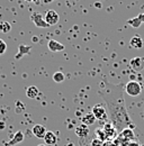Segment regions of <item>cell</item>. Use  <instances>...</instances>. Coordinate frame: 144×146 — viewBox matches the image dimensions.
<instances>
[{"instance_id":"cell-26","label":"cell","mask_w":144,"mask_h":146,"mask_svg":"<svg viewBox=\"0 0 144 146\" xmlns=\"http://www.w3.org/2000/svg\"><path fill=\"white\" fill-rule=\"evenodd\" d=\"M140 144L137 143V142H135V141H132V142H129L128 144H127V146H139Z\"/></svg>"},{"instance_id":"cell-2","label":"cell","mask_w":144,"mask_h":146,"mask_svg":"<svg viewBox=\"0 0 144 146\" xmlns=\"http://www.w3.org/2000/svg\"><path fill=\"white\" fill-rule=\"evenodd\" d=\"M124 90L131 97H137V96L141 94L142 87H141V84L137 81L131 80V81H128L125 86H124Z\"/></svg>"},{"instance_id":"cell-24","label":"cell","mask_w":144,"mask_h":146,"mask_svg":"<svg viewBox=\"0 0 144 146\" xmlns=\"http://www.w3.org/2000/svg\"><path fill=\"white\" fill-rule=\"evenodd\" d=\"M5 128H6V121L0 120V130H3Z\"/></svg>"},{"instance_id":"cell-6","label":"cell","mask_w":144,"mask_h":146,"mask_svg":"<svg viewBox=\"0 0 144 146\" xmlns=\"http://www.w3.org/2000/svg\"><path fill=\"white\" fill-rule=\"evenodd\" d=\"M129 65L132 70H134L135 72H140L144 69V60L140 56H135L129 61Z\"/></svg>"},{"instance_id":"cell-20","label":"cell","mask_w":144,"mask_h":146,"mask_svg":"<svg viewBox=\"0 0 144 146\" xmlns=\"http://www.w3.org/2000/svg\"><path fill=\"white\" fill-rule=\"evenodd\" d=\"M64 79H65V76H64V74L62 72H55L53 74V81L54 82H56V83H61V82H63L64 81Z\"/></svg>"},{"instance_id":"cell-25","label":"cell","mask_w":144,"mask_h":146,"mask_svg":"<svg viewBox=\"0 0 144 146\" xmlns=\"http://www.w3.org/2000/svg\"><path fill=\"white\" fill-rule=\"evenodd\" d=\"M137 17H139V19L141 20V23H142V24H144V13L139 14V15H137Z\"/></svg>"},{"instance_id":"cell-3","label":"cell","mask_w":144,"mask_h":146,"mask_svg":"<svg viewBox=\"0 0 144 146\" xmlns=\"http://www.w3.org/2000/svg\"><path fill=\"white\" fill-rule=\"evenodd\" d=\"M91 112L93 113V116H95V118H96L97 120L106 121V120L109 119V118H108L107 109H106V107L103 106V105H96V106H93Z\"/></svg>"},{"instance_id":"cell-17","label":"cell","mask_w":144,"mask_h":146,"mask_svg":"<svg viewBox=\"0 0 144 146\" xmlns=\"http://www.w3.org/2000/svg\"><path fill=\"white\" fill-rule=\"evenodd\" d=\"M31 46H28V45H19V47H18V54L16 55V58L19 60L20 57H21V55L24 54H29V52H31Z\"/></svg>"},{"instance_id":"cell-1","label":"cell","mask_w":144,"mask_h":146,"mask_svg":"<svg viewBox=\"0 0 144 146\" xmlns=\"http://www.w3.org/2000/svg\"><path fill=\"white\" fill-rule=\"evenodd\" d=\"M124 92V84H113L105 78L101 80V86L98 90V93L105 101L109 121L119 133L125 128L133 127L126 108Z\"/></svg>"},{"instance_id":"cell-22","label":"cell","mask_w":144,"mask_h":146,"mask_svg":"<svg viewBox=\"0 0 144 146\" xmlns=\"http://www.w3.org/2000/svg\"><path fill=\"white\" fill-rule=\"evenodd\" d=\"M6 51H7V44H6V42L3 39L0 38V55L5 54Z\"/></svg>"},{"instance_id":"cell-4","label":"cell","mask_w":144,"mask_h":146,"mask_svg":"<svg viewBox=\"0 0 144 146\" xmlns=\"http://www.w3.org/2000/svg\"><path fill=\"white\" fill-rule=\"evenodd\" d=\"M31 20L34 23V25H35L36 27H38V28H47V27H50V26L47 25V23L45 21L44 17L42 16V14H39V13H37V11L32 13V15H31Z\"/></svg>"},{"instance_id":"cell-13","label":"cell","mask_w":144,"mask_h":146,"mask_svg":"<svg viewBox=\"0 0 144 146\" xmlns=\"http://www.w3.org/2000/svg\"><path fill=\"white\" fill-rule=\"evenodd\" d=\"M44 143H45V145H55L56 144V142H57V137H56V135L54 134L53 131H51V130H47V133H46V135L44 136Z\"/></svg>"},{"instance_id":"cell-12","label":"cell","mask_w":144,"mask_h":146,"mask_svg":"<svg viewBox=\"0 0 144 146\" xmlns=\"http://www.w3.org/2000/svg\"><path fill=\"white\" fill-rule=\"evenodd\" d=\"M144 45L143 43V39H142V37L137 36V35H135V36H133L131 38V40H129V46L132 47V48H135V50H140V48H142Z\"/></svg>"},{"instance_id":"cell-30","label":"cell","mask_w":144,"mask_h":146,"mask_svg":"<svg viewBox=\"0 0 144 146\" xmlns=\"http://www.w3.org/2000/svg\"><path fill=\"white\" fill-rule=\"evenodd\" d=\"M37 146H46L45 144H39V145H37Z\"/></svg>"},{"instance_id":"cell-10","label":"cell","mask_w":144,"mask_h":146,"mask_svg":"<svg viewBox=\"0 0 144 146\" xmlns=\"http://www.w3.org/2000/svg\"><path fill=\"white\" fill-rule=\"evenodd\" d=\"M32 133H33V135L35 137H37V138H44V136L46 135L47 130H46L45 126L37 124V125H35L34 127L32 128Z\"/></svg>"},{"instance_id":"cell-14","label":"cell","mask_w":144,"mask_h":146,"mask_svg":"<svg viewBox=\"0 0 144 146\" xmlns=\"http://www.w3.org/2000/svg\"><path fill=\"white\" fill-rule=\"evenodd\" d=\"M75 135H77L78 137H80V138L87 137V136L89 135V128H88V126L85 125V124L79 125L78 127L75 128Z\"/></svg>"},{"instance_id":"cell-9","label":"cell","mask_w":144,"mask_h":146,"mask_svg":"<svg viewBox=\"0 0 144 146\" xmlns=\"http://www.w3.org/2000/svg\"><path fill=\"white\" fill-rule=\"evenodd\" d=\"M118 136H119L121 138H123L127 143H129V142H132V141H135V135H134V131H133L132 128H125V129H123V130L119 133Z\"/></svg>"},{"instance_id":"cell-19","label":"cell","mask_w":144,"mask_h":146,"mask_svg":"<svg viewBox=\"0 0 144 146\" xmlns=\"http://www.w3.org/2000/svg\"><path fill=\"white\" fill-rule=\"evenodd\" d=\"M127 24L129 25V26H132L133 28H139L141 25H142V23H141V20L139 19V17L136 16V17H134V18H131L127 20Z\"/></svg>"},{"instance_id":"cell-15","label":"cell","mask_w":144,"mask_h":146,"mask_svg":"<svg viewBox=\"0 0 144 146\" xmlns=\"http://www.w3.org/2000/svg\"><path fill=\"white\" fill-rule=\"evenodd\" d=\"M38 93H39V91H38L37 87H35V86H29L26 89V96L29 99H35L36 97L38 96Z\"/></svg>"},{"instance_id":"cell-7","label":"cell","mask_w":144,"mask_h":146,"mask_svg":"<svg viewBox=\"0 0 144 146\" xmlns=\"http://www.w3.org/2000/svg\"><path fill=\"white\" fill-rule=\"evenodd\" d=\"M103 130H104V133L106 134L107 139H113V138H115V137L117 136V129L114 127V125H113L110 121L105 124Z\"/></svg>"},{"instance_id":"cell-21","label":"cell","mask_w":144,"mask_h":146,"mask_svg":"<svg viewBox=\"0 0 144 146\" xmlns=\"http://www.w3.org/2000/svg\"><path fill=\"white\" fill-rule=\"evenodd\" d=\"M96 138H99L100 141H106L107 139V137H106V134L104 133V130L103 129H100V128H98V129H96Z\"/></svg>"},{"instance_id":"cell-23","label":"cell","mask_w":144,"mask_h":146,"mask_svg":"<svg viewBox=\"0 0 144 146\" xmlns=\"http://www.w3.org/2000/svg\"><path fill=\"white\" fill-rule=\"evenodd\" d=\"M103 141H100L99 138H95L92 142H91V146H103Z\"/></svg>"},{"instance_id":"cell-28","label":"cell","mask_w":144,"mask_h":146,"mask_svg":"<svg viewBox=\"0 0 144 146\" xmlns=\"http://www.w3.org/2000/svg\"><path fill=\"white\" fill-rule=\"evenodd\" d=\"M52 1H54V0H43L44 3H49V2H52Z\"/></svg>"},{"instance_id":"cell-29","label":"cell","mask_w":144,"mask_h":146,"mask_svg":"<svg viewBox=\"0 0 144 146\" xmlns=\"http://www.w3.org/2000/svg\"><path fill=\"white\" fill-rule=\"evenodd\" d=\"M32 40H33V42H37V37H33Z\"/></svg>"},{"instance_id":"cell-27","label":"cell","mask_w":144,"mask_h":146,"mask_svg":"<svg viewBox=\"0 0 144 146\" xmlns=\"http://www.w3.org/2000/svg\"><path fill=\"white\" fill-rule=\"evenodd\" d=\"M25 1H27V2H35V3L39 2V0H25Z\"/></svg>"},{"instance_id":"cell-8","label":"cell","mask_w":144,"mask_h":146,"mask_svg":"<svg viewBox=\"0 0 144 146\" xmlns=\"http://www.w3.org/2000/svg\"><path fill=\"white\" fill-rule=\"evenodd\" d=\"M47 48H49L51 52L56 53V52H62L65 47H64V45H63L62 43H60V42H57V40H55V39H50L49 43H47Z\"/></svg>"},{"instance_id":"cell-16","label":"cell","mask_w":144,"mask_h":146,"mask_svg":"<svg viewBox=\"0 0 144 146\" xmlns=\"http://www.w3.org/2000/svg\"><path fill=\"white\" fill-rule=\"evenodd\" d=\"M96 120H97V119L95 118V116H93V113H92V112H89V113L85 115V116L81 118V121H82V124H85V125H87V126H89V125H92V124H93Z\"/></svg>"},{"instance_id":"cell-5","label":"cell","mask_w":144,"mask_h":146,"mask_svg":"<svg viewBox=\"0 0 144 146\" xmlns=\"http://www.w3.org/2000/svg\"><path fill=\"white\" fill-rule=\"evenodd\" d=\"M44 19H45V21L47 23L49 26H54V25H56V24L59 23L60 16H59V14H57L55 10L49 9V10H46V13H45Z\"/></svg>"},{"instance_id":"cell-18","label":"cell","mask_w":144,"mask_h":146,"mask_svg":"<svg viewBox=\"0 0 144 146\" xmlns=\"http://www.w3.org/2000/svg\"><path fill=\"white\" fill-rule=\"evenodd\" d=\"M11 31V25L8 21H1L0 23V33L1 34H7Z\"/></svg>"},{"instance_id":"cell-11","label":"cell","mask_w":144,"mask_h":146,"mask_svg":"<svg viewBox=\"0 0 144 146\" xmlns=\"http://www.w3.org/2000/svg\"><path fill=\"white\" fill-rule=\"evenodd\" d=\"M25 139V136H24V133L21 130H18L15 133V135L13 136V138L7 143L8 146H14V145H17L19 143H21Z\"/></svg>"}]
</instances>
